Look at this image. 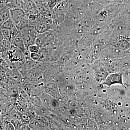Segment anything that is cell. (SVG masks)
Instances as JSON below:
<instances>
[{
  "label": "cell",
  "instance_id": "obj_1",
  "mask_svg": "<svg viewBox=\"0 0 130 130\" xmlns=\"http://www.w3.org/2000/svg\"><path fill=\"white\" fill-rule=\"evenodd\" d=\"M10 18L19 31L29 25L28 15L22 9H10Z\"/></svg>",
  "mask_w": 130,
  "mask_h": 130
},
{
  "label": "cell",
  "instance_id": "obj_2",
  "mask_svg": "<svg viewBox=\"0 0 130 130\" xmlns=\"http://www.w3.org/2000/svg\"><path fill=\"white\" fill-rule=\"evenodd\" d=\"M25 45L28 51V47L36 44L38 33L33 26L28 25L20 31Z\"/></svg>",
  "mask_w": 130,
  "mask_h": 130
},
{
  "label": "cell",
  "instance_id": "obj_3",
  "mask_svg": "<svg viewBox=\"0 0 130 130\" xmlns=\"http://www.w3.org/2000/svg\"><path fill=\"white\" fill-rule=\"evenodd\" d=\"M55 38L54 35L52 30L38 34L36 44L40 48H46L54 41Z\"/></svg>",
  "mask_w": 130,
  "mask_h": 130
},
{
  "label": "cell",
  "instance_id": "obj_4",
  "mask_svg": "<svg viewBox=\"0 0 130 130\" xmlns=\"http://www.w3.org/2000/svg\"><path fill=\"white\" fill-rule=\"evenodd\" d=\"M11 44L24 53H27L28 51L26 47L20 31L14 38Z\"/></svg>",
  "mask_w": 130,
  "mask_h": 130
},
{
  "label": "cell",
  "instance_id": "obj_5",
  "mask_svg": "<svg viewBox=\"0 0 130 130\" xmlns=\"http://www.w3.org/2000/svg\"><path fill=\"white\" fill-rule=\"evenodd\" d=\"M10 18V9L5 3L0 7V27L8 20Z\"/></svg>",
  "mask_w": 130,
  "mask_h": 130
},
{
  "label": "cell",
  "instance_id": "obj_6",
  "mask_svg": "<svg viewBox=\"0 0 130 130\" xmlns=\"http://www.w3.org/2000/svg\"><path fill=\"white\" fill-rule=\"evenodd\" d=\"M23 0H7L5 4L10 9H21Z\"/></svg>",
  "mask_w": 130,
  "mask_h": 130
},
{
  "label": "cell",
  "instance_id": "obj_7",
  "mask_svg": "<svg viewBox=\"0 0 130 130\" xmlns=\"http://www.w3.org/2000/svg\"><path fill=\"white\" fill-rule=\"evenodd\" d=\"M36 6V4L32 0H23L21 9L27 13L30 9Z\"/></svg>",
  "mask_w": 130,
  "mask_h": 130
},
{
  "label": "cell",
  "instance_id": "obj_8",
  "mask_svg": "<svg viewBox=\"0 0 130 130\" xmlns=\"http://www.w3.org/2000/svg\"><path fill=\"white\" fill-rule=\"evenodd\" d=\"M106 82L108 83L109 82H111L110 83H111V84H112L118 83L123 85L122 83L121 74H114L109 76V77L108 78Z\"/></svg>",
  "mask_w": 130,
  "mask_h": 130
},
{
  "label": "cell",
  "instance_id": "obj_9",
  "mask_svg": "<svg viewBox=\"0 0 130 130\" xmlns=\"http://www.w3.org/2000/svg\"><path fill=\"white\" fill-rule=\"evenodd\" d=\"M3 36L7 41L12 44L13 41L14 40V38L12 34V31L10 29H1Z\"/></svg>",
  "mask_w": 130,
  "mask_h": 130
},
{
  "label": "cell",
  "instance_id": "obj_10",
  "mask_svg": "<svg viewBox=\"0 0 130 130\" xmlns=\"http://www.w3.org/2000/svg\"><path fill=\"white\" fill-rule=\"evenodd\" d=\"M46 2L41 3L36 5V7L41 15H44L49 9H50L47 5Z\"/></svg>",
  "mask_w": 130,
  "mask_h": 130
},
{
  "label": "cell",
  "instance_id": "obj_11",
  "mask_svg": "<svg viewBox=\"0 0 130 130\" xmlns=\"http://www.w3.org/2000/svg\"><path fill=\"white\" fill-rule=\"evenodd\" d=\"M15 25L14 22L11 19L9 18L7 21H5L2 25L0 27L1 29H10L15 27Z\"/></svg>",
  "mask_w": 130,
  "mask_h": 130
},
{
  "label": "cell",
  "instance_id": "obj_12",
  "mask_svg": "<svg viewBox=\"0 0 130 130\" xmlns=\"http://www.w3.org/2000/svg\"><path fill=\"white\" fill-rule=\"evenodd\" d=\"M40 48H41L37 44H33L28 47V51L30 53H39Z\"/></svg>",
  "mask_w": 130,
  "mask_h": 130
},
{
  "label": "cell",
  "instance_id": "obj_13",
  "mask_svg": "<svg viewBox=\"0 0 130 130\" xmlns=\"http://www.w3.org/2000/svg\"><path fill=\"white\" fill-rule=\"evenodd\" d=\"M47 5L50 9H53L56 7L58 0H47Z\"/></svg>",
  "mask_w": 130,
  "mask_h": 130
},
{
  "label": "cell",
  "instance_id": "obj_14",
  "mask_svg": "<svg viewBox=\"0 0 130 130\" xmlns=\"http://www.w3.org/2000/svg\"><path fill=\"white\" fill-rule=\"evenodd\" d=\"M30 57L32 60L37 61L40 59L39 53H30Z\"/></svg>",
  "mask_w": 130,
  "mask_h": 130
},
{
  "label": "cell",
  "instance_id": "obj_15",
  "mask_svg": "<svg viewBox=\"0 0 130 130\" xmlns=\"http://www.w3.org/2000/svg\"><path fill=\"white\" fill-rule=\"evenodd\" d=\"M26 14H40V13H39L37 8L36 6V7L33 8L32 9H30L27 13H26Z\"/></svg>",
  "mask_w": 130,
  "mask_h": 130
},
{
  "label": "cell",
  "instance_id": "obj_16",
  "mask_svg": "<svg viewBox=\"0 0 130 130\" xmlns=\"http://www.w3.org/2000/svg\"><path fill=\"white\" fill-rule=\"evenodd\" d=\"M36 4L46 2L47 0H32Z\"/></svg>",
  "mask_w": 130,
  "mask_h": 130
},
{
  "label": "cell",
  "instance_id": "obj_17",
  "mask_svg": "<svg viewBox=\"0 0 130 130\" xmlns=\"http://www.w3.org/2000/svg\"><path fill=\"white\" fill-rule=\"evenodd\" d=\"M6 128L7 129L11 130L13 129V127L12 126V124H9V123H8L6 125Z\"/></svg>",
  "mask_w": 130,
  "mask_h": 130
},
{
  "label": "cell",
  "instance_id": "obj_18",
  "mask_svg": "<svg viewBox=\"0 0 130 130\" xmlns=\"http://www.w3.org/2000/svg\"><path fill=\"white\" fill-rule=\"evenodd\" d=\"M5 40V39H4V38H3V36L1 29H0V42H2Z\"/></svg>",
  "mask_w": 130,
  "mask_h": 130
},
{
  "label": "cell",
  "instance_id": "obj_19",
  "mask_svg": "<svg viewBox=\"0 0 130 130\" xmlns=\"http://www.w3.org/2000/svg\"><path fill=\"white\" fill-rule=\"evenodd\" d=\"M5 2L3 0H0V7L5 3Z\"/></svg>",
  "mask_w": 130,
  "mask_h": 130
},
{
  "label": "cell",
  "instance_id": "obj_20",
  "mask_svg": "<svg viewBox=\"0 0 130 130\" xmlns=\"http://www.w3.org/2000/svg\"><path fill=\"white\" fill-rule=\"evenodd\" d=\"M3 1H4L5 2L6 1H7V0H3Z\"/></svg>",
  "mask_w": 130,
  "mask_h": 130
},
{
  "label": "cell",
  "instance_id": "obj_21",
  "mask_svg": "<svg viewBox=\"0 0 130 130\" xmlns=\"http://www.w3.org/2000/svg\"></svg>",
  "mask_w": 130,
  "mask_h": 130
}]
</instances>
